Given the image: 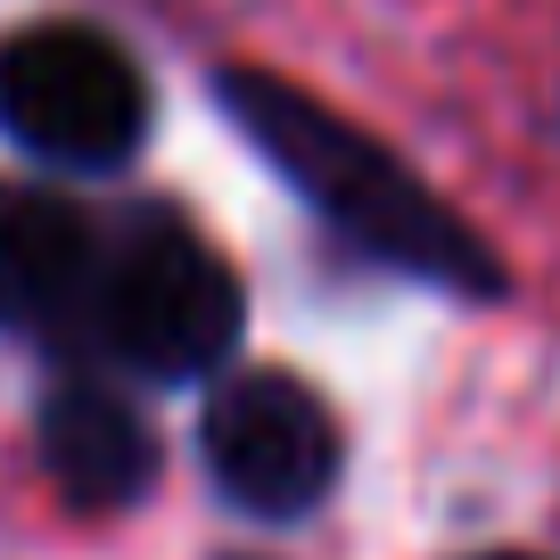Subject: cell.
I'll use <instances>...</instances> for the list:
<instances>
[{"label":"cell","mask_w":560,"mask_h":560,"mask_svg":"<svg viewBox=\"0 0 560 560\" xmlns=\"http://www.w3.org/2000/svg\"><path fill=\"white\" fill-rule=\"evenodd\" d=\"M100 289V231L42 182H0V330H50Z\"/></svg>","instance_id":"5b68a950"},{"label":"cell","mask_w":560,"mask_h":560,"mask_svg":"<svg viewBox=\"0 0 560 560\" xmlns=\"http://www.w3.org/2000/svg\"><path fill=\"white\" fill-rule=\"evenodd\" d=\"M478 560H527V552H478Z\"/></svg>","instance_id":"52a82bcc"},{"label":"cell","mask_w":560,"mask_h":560,"mask_svg":"<svg viewBox=\"0 0 560 560\" xmlns=\"http://www.w3.org/2000/svg\"><path fill=\"white\" fill-rule=\"evenodd\" d=\"M214 487L256 520H305L338 487V420L298 371H240L198 420Z\"/></svg>","instance_id":"277c9868"},{"label":"cell","mask_w":560,"mask_h":560,"mask_svg":"<svg viewBox=\"0 0 560 560\" xmlns=\"http://www.w3.org/2000/svg\"><path fill=\"white\" fill-rule=\"evenodd\" d=\"M42 470L74 511H124L158 478V438L116 387L67 380L42 404Z\"/></svg>","instance_id":"8992f818"},{"label":"cell","mask_w":560,"mask_h":560,"mask_svg":"<svg viewBox=\"0 0 560 560\" xmlns=\"http://www.w3.org/2000/svg\"><path fill=\"white\" fill-rule=\"evenodd\" d=\"M0 132L58 174H107L149 132V83L100 25H25L0 42Z\"/></svg>","instance_id":"7a4b0ae2"},{"label":"cell","mask_w":560,"mask_h":560,"mask_svg":"<svg viewBox=\"0 0 560 560\" xmlns=\"http://www.w3.org/2000/svg\"><path fill=\"white\" fill-rule=\"evenodd\" d=\"M91 322L100 347L140 380H207L240 347V280L198 231L140 223L116 256H100Z\"/></svg>","instance_id":"3957f363"},{"label":"cell","mask_w":560,"mask_h":560,"mask_svg":"<svg viewBox=\"0 0 560 560\" xmlns=\"http://www.w3.org/2000/svg\"><path fill=\"white\" fill-rule=\"evenodd\" d=\"M214 91H223L231 124H240L363 256L396 264V272H412V280H438V289H462V298H503L494 247L478 240L396 149H380L363 124H347L338 107H322L314 91L280 83V74H256V67H231Z\"/></svg>","instance_id":"6da1fadb"}]
</instances>
